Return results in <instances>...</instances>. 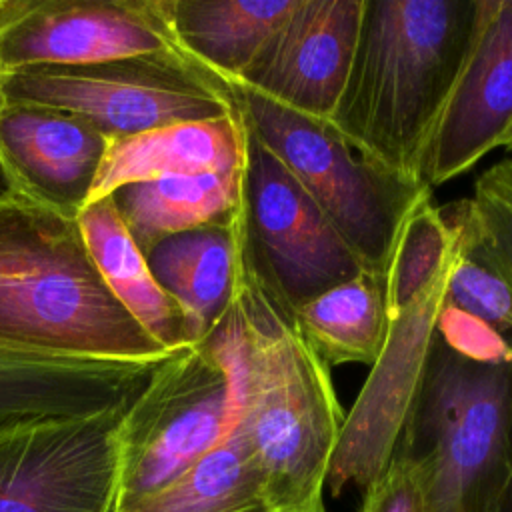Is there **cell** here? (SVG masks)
<instances>
[{
	"label": "cell",
	"mask_w": 512,
	"mask_h": 512,
	"mask_svg": "<svg viewBox=\"0 0 512 512\" xmlns=\"http://www.w3.org/2000/svg\"><path fill=\"white\" fill-rule=\"evenodd\" d=\"M444 218L454 230V242L438 270L418 286L384 282L386 336L356 402L344 414L326 476L332 496L346 488L364 492L396 452L438 334L460 250L458 228L446 214Z\"/></svg>",
	"instance_id": "8"
},
{
	"label": "cell",
	"mask_w": 512,
	"mask_h": 512,
	"mask_svg": "<svg viewBox=\"0 0 512 512\" xmlns=\"http://www.w3.org/2000/svg\"><path fill=\"white\" fill-rule=\"evenodd\" d=\"M144 54L184 58L160 0H0V76Z\"/></svg>",
	"instance_id": "11"
},
{
	"label": "cell",
	"mask_w": 512,
	"mask_h": 512,
	"mask_svg": "<svg viewBox=\"0 0 512 512\" xmlns=\"http://www.w3.org/2000/svg\"><path fill=\"white\" fill-rule=\"evenodd\" d=\"M214 332L236 378L238 422L270 508L326 512V476L346 412L332 368L256 262L246 218L236 298Z\"/></svg>",
	"instance_id": "1"
},
{
	"label": "cell",
	"mask_w": 512,
	"mask_h": 512,
	"mask_svg": "<svg viewBox=\"0 0 512 512\" xmlns=\"http://www.w3.org/2000/svg\"><path fill=\"white\" fill-rule=\"evenodd\" d=\"M244 204L234 220L178 232L144 252L160 288L182 310L192 344L228 314L238 290Z\"/></svg>",
	"instance_id": "16"
},
{
	"label": "cell",
	"mask_w": 512,
	"mask_h": 512,
	"mask_svg": "<svg viewBox=\"0 0 512 512\" xmlns=\"http://www.w3.org/2000/svg\"><path fill=\"white\" fill-rule=\"evenodd\" d=\"M128 512H274L238 422V388L236 410L222 438L170 488Z\"/></svg>",
	"instance_id": "22"
},
{
	"label": "cell",
	"mask_w": 512,
	"mask_h": 512,
	"mask_svg": "<svg viewBox=\"0 0 512 512\" xmlns=\"http://www.w3.org/2000/svg\"><path fill=\"white\" fill-rule=\"evenodd\" d=\"M244 144L238 110L224 118L180 122L110 140L88 204L132 182L240 170Z\"/></svg>",
	"instance_id": "17"
},
{
	"label": "cell",
	"mask_w": 512,
	"mask_h": 512,
	"mask_svg": "<svg viewBox=\"0 0 512 512\" xmlns=\"http://www.w3.org/2000/svg\"><path fill=\"white\" fill-rule=\"evenodd\" d=\"M244 136L248 244L266 278L296 310L362 268L278 158L246 126Z\"/></svg>",
	"instance_id": "10"
},
{
	"label": "cell",
	"mask_w": 512,
	"mask_h": 512,
	"mask_svg": "<svg viewBox=\"0 0 512 512\" xmlns=\"http://www.w3.org/2000/svg\"><path fill=\"white\" fill-rule=\"evenodd\" d=\"M510 458H512V430H510Z\"/></svg>",
	"instance_id": "29"
},
{
	"label": "cell",
	"mask_w": 512,
	"mask_h": 512,
	"mask_svg": "<svg viewBox=\"0 0 512 512\" xmlns=\"http://www.w3.org/2000/svg\"><path fill=\"white\" fill-rule=\"evenodd\" d=\"M296 0H160L180 54L228 88L244 78Z\"/></svg>",
	"instance_id": "18"
},
{
	"label": "cell",
	"mask_w": 512,
	"mask_h": 512,
	"mask_svg": "<svg viewBox=\"0 0 512 512\" xmlns=\"http://www.w3.org/2000/svg\"><path fill=\"white\" fill-rule=\"evenodd\" d=\"M512 132V0H476L468 52L422 166L432 190L470 170Z\"/></svg>",
	"instance_id": "12"
},
{
	"label": "cell",
	"mask_w": 512,
	"mask_h": 512,
	"mask_svg": "<svg viewBox=\"0 0 512 512\" xmlns=\"http://www.w3.org/2000/svg\"><path fill=\"white\" fill-rule=\"evenodd\" d=\"M0 100L70 112L108 140L236 114L228 88L174 54L16 70L0 76Z\"/></svg>",
	"instance_id": "7"
},
{
	"label": "cell",
	"mask_w": 512,
	"mask_h": 512,
	"mask_svg": "<svg viewBox=\"0 0 512 512\" xmlns=\"http://www.w3.org/2000/svg\"><path fill=\"white\" fill-rule=\"evenodd\" d=\"M362 10L364 0H296L254 66L230 86L326 122L352 66Z\"/></svg>",
	"instance_id": "13"
},
{
	"label": "cell",
	"mask_w": 512,
	"mask_h": 512,
	"mask_svg": "<svg viewBox=\"0 0 512 512\" xmlns=\"http://www.w3.org/2000/svg\"><path fill=\"white\" fill-rule=\"evenodd\" d=\"M294 318L330 366L366 364L372 366L386 336L384 278L360 270L294 310Z\"/></svg>",
	"instance_id": "21"
},
{
	"label": "cell",
	"mask_w": 512,
	"mask_h": 512,
	"mask_svg": "<svg viewBox=\"0 0 512 512\" xmlns=\"http://www.w3.org/2000/svg\"><path fill=\"white\" fill-rule=\"evenodd\" d=\"M360 512H428L418 460L396 450L386 470L362 492Z\"/></svg>",
	"instance_id": "25"
},
{
	"label": "cell",
	"mask_w": 512,
	"mask_h": 512,
	"mask_svg": "<svg viewBox=\"0 0 512 512\" xmlns=\"http://www.w3.org/2000/svg\"><path fill=\"white\" fill-rule=\"evenodd\" d=\"M502 148H504V150H508V154H512V132H510V136L504 140Z\"/></svg>",
	"instance_id": "28"
},
{
	"label": "cell",
	"mask_w": 512,
	"mask_h": 512,
	"mask_svg": "<svg viewBox=\"0 0 512 512\" xmlns=\"http://www.w3.org/2000/svg\"><path fill=\"white\" fill-rule=\"evenodd\" d=\"M110 198L136 246L146 252L166 236L234 220L244 204V166L132 182Z\"/></svg>",
	"instance_id": "20"
},
{
	"label": "cell",
	"mask_w": 512,
	"mask_h": 512,
	"mask_svg": "<svg viewBox=\"0 0 512 512\" xmlns=\"http://www.w3.org/2000/svg\"><path fill=\"white\" fill-rule=\"evenodd\" d=\"M108 142L70 112L0 100V164L12 190L62 216L78 218L88 204Z\"/></svg>",
	"instance_id": "14"
},
{
	"label": "cell",
	"mask_w": 512,
	"mask_h": 512,
	"mask_svg": "<svg viewBox=\"0 0 512 512\" xmlns=\"http://www.w3.org/2000/svg\"><path fill=\"white\" fill-rule=\"evenodd\" d=\"M124 412L0 430V512H120Z\"/></svg>",
	"instance_id": "9"
},
{
	"label": "cell",
	"mask_w": 512,
	"mask_h": 512,
	"mask_svg": "<svg viewBox=\"0 0 512 512\" xmlns=\"http://www.w3.org/2000/svg\"><path fill=\"white\" fill-rule=\"evenodd\" d=\"M474 24L476 0H364L352 66L326 124L372 164L422 182Z\"/></svg>",
	"instance_id": "2"
},
{
	"label": "cell",
	"mask_w": 512,
	"mask_h": 512,
	"mask_svg": "<svg viewBox=\"0 0 512 512\" xmlns=\"http://www.w3.org/2000/svg\"><path fill=\"white\" fill-rule=\"evenodd\" d=\"M164 358L94 360L0 350V430L124 410Z\"/></svg>",
	"instance_id": "15"
},
{
	"label": "cell",
	"mask_w": 512,
	"mask_h": 512,
	"mask_svg": "<svg viewBox=\"0 0 512 512\" xmlns=\"http://www.w3.org/2000/svg\"><path fill=\"white\" fill-rule=\"evenodd\" d=\"M512 358H474L436 334L396 450L422 470L428 512H496L510 476Z\"/></svg>",
	"instance_id": "4"
},
{
	"label": "cell",
	"mask_w": 512,
	"mask_h": 512,
	"mask_svg": "<svg viewBox=\"0 0 512 512\" xmlns=\"http://www.w3.org/2000/svg\"><path fill=\"white\" fill-rule=\"evenodd\" d=\"M8 192H12V186H10L8 176H6V172H4V168H2V164H0V198L6 196Z\"/></svg>",
	"instance_id": "27"
},
{
	"label": "cell",
	"mask_w": 512,
	"mask_h": 512,
	"mask_svg": "<svg viewBox=\"0 0 512 512\" xmlns=\"http://www.w3.org/2000/svg\"><path fill=\"white\" fill-rule=\"evenodd\" d=\"M78 226L102 282L124 310L166 350L192 344L186 318L152 276L110 196L86 204Z\"/></svg>",
	"instance_id": "19"
},
{
	"label": "cell",
	"mask_w": 512,
	"mask_h": 512,
	"mask_svg": "<svg viewBox=\"0 0 512 512\" xmlns=\"http://www.w3.org/2000/svg\"><path fill=\"white\" fill-rule=\"evenodd\" d=\"M510 462H512V458H510ZM496 512H512V476H510L508 488H506V492H504V496H502V500H500Z\"/></svg>",
	"instance_id": "26"
},
{
	"label": "cell",
	"mask_w": 512,
	"mask_h": 512,
	"mask_svg": "<svg viewBox=\"0 0 512 512\" xmlns=\"http://www.w3.org/2000/svg\"><path fill=\"white\" fill-rule=\"evenodd\" d=\"M0 350L94 360H154L162 348L112 296L78 218L30 198H0Z\"/></svg>",
	"instance_id": "3"
},
{
	"label": "cell",
	"mask_w": 512,
	"mask_h": 512,
	"mask_svg": "<svg viewBox=\"0 0 512 512\" xmlns=\"http://www.w3.org/2000/svg\"><path fill=\"white\" fill-rule=\"evenodd\" d=\"M466 218L482 256L512 286V154L474 180Z\"/></svg>",
	"instance_id": "24"
},
{
	"label": "cell",
	"mask_w": 512,
	"mask_h": 512,
	"mask_svg": "<svg viewBox=\"0 0 512 512\" xmlns=\"http://www.w3.org/2000/svg\"><path fill=\"white\" fill-rule=\"evenodd\" d=\"M236 386L214 332L168 354L120 422V512L180 480L226 432Z\"/></svg>",
	"instance_id": "6"
},
{
	"label": "cell",
	"mask_w": 512,
	"mask_h": 512,
	"mask_svg": "<svg viewBox=\"0 0 512 512\" xmlns=\"http://www.w3.org/2000/svg\"><path fill=\"white\" fill-rule=\"evenodd\" d=\"M228 90L244 126L306 192L360 268L384 278L404 220L432 190L372 164L322 120L240 86Z\"/></svg>",
	"instance_id": "5"
},
{
	"label": "cell",
	"mask_w": 512,
	"mask_h": 512,
	"mask_svg": "<svg viewBox=\"0 0 512 512\" xmlns=\"http://www.w3.org/2000/svg\"><path fill=\"white\" fill-rule=\"evenodd\" d=\"M460 236L444 308L456 310L512 344V286L488 264L476 246L464 212V200L442 208Z\"/></svg>",
	"instance_id": "23"
}]
</instances>
